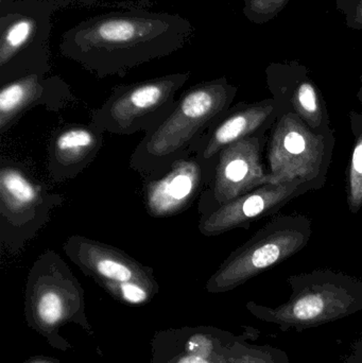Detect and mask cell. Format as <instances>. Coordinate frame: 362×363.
I'll list each match as a JSON object with an SVG mask.
<instances>
[{
    "label": "cell",
    "instance_id": "7c38bea8",
    "mask_svg": "<svg viewBox=\"0 0 362 363\" xmlns=\"http://www.w3.org/2000/svg\"><path fill=\"white\" fill-rule=\"evenodd\" d=\"M269 138L266 134L249 136L225 147L217 157L214 178L199 198L200 216L227 204L271 182L264 165V150Z\"/></svg>",
    "mask_w": 362,
    "mask_h": 363
},
{
    "label": "cell",
    "instance_id": "44dd1931",
    "mask_svg": "<svg viewBox=\"0 0 362 363\" xmlns=\"http://www.w3.org/2000/svg\"><path fill=\"white\" fill-rule=\"evenodd\" d=\"M23 363H63L60 360L55 359V358L49 357V356H32V357L28 358L26 362Z\"/></svg>",
    "mask_w": 362,
    "mask_h": 363
},
{
    "label": "cell",
    "instance_id": "30bf717a",
    "mask_svg": "<svg viewBox=\"0 0 362 363\" xmlns=\"http://www.w3.org/2000/svg\"><path fill=\"white\" fill-rule=\"evenodd\" d=\"M191 72H176L114 87L110 97L91 114V123L104 133L132 135L154 129L169 115L176 95Z\"/></svg>",
    "mask_w": 362,
    "mask_h": 363
},
{
    "label": "cell",
    "instance_id": "8992f818",
    "mask_svg": "<svg viewBox=\"0 0 362 363\" xmlns=\"http://www.w3.org/2000/svg\"><path fill=\"white\" fill-rule=\"evenodd\" d=\"M312 225V220L304 215L276 216L230 254L206 281V291H232L293 257L310 242Z\"/></svg>",
    "mask_w": 362,
    "mask_h": 363
},
{
    "label": "cell",
    "instance_id": "3957f363",
    "mask_svg": "<svg viewBox=\"0 0 362 363\" xmlns=\"http://www.w3.org/2000/svg\"><path fill=\"white\" fill-rule=\"evenodd\" d=\"M291 294L278 306L247 303L249 313L282 332H304L362 311V281L338 271L314 270L287 279Z\"/></svg>",
    "mask_w": 362,
    "mask_h": 363
},
{
    "label": "cell",
    "instance_id": "4fadbf2b",
    "mask_svg": "<svg viewBox=\"0 0 362 363\" xmlns=\"http://www.w3.org/2000/svg\"><path fill=\"white\" fill-rule=\"evenodd\" d=\"M216 164L217 161H203L191 153L174 162L167 172L145 177L147 213L157 219L184 213L212 183Z\"/></svg>",
    "mask_w": 362,
    "mask_h": 363
},
{
    "label": "cell",
    "instance_id": "277c9868",
    "mask_svg": "<svg viewBox=\"0 0 362 363\" xmlns=\"http://www.w3.org/2000/svg\"><path fill=\"white\" fill-rule=\"evenodd\" d=\"M23 313L27 325L61 352L72 347L60 334L67 324H77L89 336H95L86 317L84 289L53 250L40 254L28 273Z\"/></svg>",
    "mask_w": 362,
    "mask_h": 363
},
{
    "label": "cell",
    "instance_id": "ba28073f",
    "mask_svg": "<svg viewBox=\"0 0 362 363\" xmlns=\"http://www.w3.org/2000/svg\"><path fill=\"white\" fill-rule=\"evenodd\" d=\"M63 251L86 277L117 302L142 306L159 292L154 270L118 247L72 235L64 242Z\"/></svg>",
    "mask_w": 362,
    "mask_h": 363
},
{
    "label": "cell",
    "instance_id": "5bb4252c",
    "mask_svg": "<svg viewBox=\"0 0 362 363\" xmlns=\"http://www.w3.org/2000/svg\"><path fill=\"white\" fill-rule=\"evenodd\" d=\"M314 186L300 180L270 182L215 211L199 220V230L206 237L218 236L235 228L249 230L255 220L278 213L287 203Z\"/></svg>",
    "mask_w": 362,
    "mask_h": 363
},
{
    "label": "cell",
    "instance_id": "52a82bcc",
    "mask_svg": "<svg viewBox=\"0 0 362 363\" xmlns=\"http://www.w3.org/2000/svg\"><path fill=\"white\" fill-rule=\"evenodd\" d=\"M53 0H13L0 8V84L50 72Z\"/></svg>",
    "mask_w": 362,
    "mask_h": 363
},
{
    "label": "cell",
    "instance_id": "5b68a950",
    "mask_svg": "<svg viewBox=\"0 0 362 363\" xmlns=\"http://www.w3.org/2000/svg\"><path fill=\"white\" fill-rule=\"evenodd\" d=\"M246 328L242 335L214 326L157 330L151 339L150 363H291L278 347L249 343L259 332Z\"/></svg>",
    "mask_w": 362,
    "mask_h": 363
},
{
    "label": "cell",
    "instance_id": "6da1fadb",
    "mask_svg": "<svg viewBox=\"0 0 362 363\" xmlns=\"http://www.w3.org/2000/svg\"><path fill=\"white\" fill-rule=\"evenodd\" d=\"M193 34L191 21L179 14L145 9L112 11L64 32L60 52L98 78L125 77L142 64L180 50Z\"/></svg>",
    "mask_w": 362,
    "mask_h": 363
},
{
    "label": "cell",
    "instance_id": "e0dca14e",
    "mask_svg": "<svg viewBox=\"0 0 362 363\" xmlns=\"http://www.w3.org/2000/svg\"><path fill=\"white\" fill-rule=\"evenodd\" d=\"M104 132L95 123H72L55 132L48 147V174L64 183L86 169L104 145Z\"/></svg>",
    "mask_w": 362,
    "mask_h": 363
},
{
    "label": "cell",
    "instance_id": "7402d4cb",
    "mask_svg": "<svg viewBox=\"0 0 362 363\" xmlns=\"http://www.w3.org/2000/svg\"><path fill=\"white\" fill-rule=\"evenodd\" d=\"M13 0H0V8H1V6H6V4H9Z\"/></svg>",
    "mask_w": 362,
    "mask_h": 363
},
{
    "label": "cell",
    "instance_id": "8fae6325",
    "mask_svg": "<svg viewBox=\"0 0 362 363\" xmlns=\"http://www.w3.org/2000/svg\"><path fill=\"white\" fill-rule=\"evenodd\" d=\"M335 131L318 133L293 112L278 113L267 145L271 182L300 180L321 189L335 148Z\"/></svg>",
    "mask_w": 362,
    "mask_h": 363
},
{
    "label": "cell",
    "instance_id": "2e32d148",
    "mask_svg": "<svg viewBox=\"0 0 362 363\" xmlns=\"http://www.w3.org/2000/svg\"><path fill=\"white\" fill-rule=\"evenodd\" d=\"M278 121L274 100L231 106L195 143L191 153L206 162L217 161L219 153L233 143L271 131Z\"/></svg>",
    "mask_w": 362,
    "mask_h": 363
},
{
    "label": "cell",
    "instance_id": "ac0fdd59",
    "mask_svg": "<svg viewBox=\"0 0 362 363\" xmlns=\"http://www.w3.org/2000/svg\"><path fill=\"white\" fill-rule=\"evenodd\" d=\"M350 119L355 140L348 170L346 196L351 213H357L362 208V113L352 111Z\"/></svg>",
    "mask_w": 362,
    "mask_h": 363
},
{
    "label": "cell",
    "instance_id": "7a4b0ae2",
    "mask_svg": "<svg viewBox=\"0 0 362 363\" xmlns=\"http://www.w3.org/2000/svg\"><path fill=\"white\" fill-rule=\"evenodd\" d=\"M235 94L225 79L189 87L169 115L145 134L132 153L130 168L144 178L167 172L174 162L191 155L195 143L231 108Z\"/></svg>",
    "mask_w": 362,
    "mask_h": 363
},
{
    "label": "cell",
    "instance_id": "9a60e30c",
    "mask_svg": "<svg viewBox=\"0 0 362 363\" xmlns=\"http://www.w3.org/2000/svg\"><path fill=\"white\" fill-rule=\"evenodd\" d=\"M74 101L69 85L59 76L33 74L4 83L0 87V133H8L36 106L57 112Z\"/></svg>",
    "mask_w": 362,
    "mask_h": 363
},
{
    "label": "cell",
    "instance_id": "ffe728a7",
    "mask_svg": "<svg viewBox=\"0 0 362 363\" xmlns=\"http://www.w3.org/2000/svg\"><path fill=\"white\" fill-rule=\"evenodd\" d=\"M57 4V8H66L72 4H83V6H93L102 0H53Z\"/></svg>",
    "mask_w": 362,
    "mask_h": 363
},
{
    "label": "cell",
    "instance_id": "d6986e66",
    "mask_svg": "<svg viewBox=\"0 0 362 363\" xmlns=\"http://www.w3.org/2000/svg\"><path fill=\"white\" fill-rule=\"evenodd\" d=\"M342 363H362V337L355 341Z\"/></svg>",
    "mask_w": 362,
    "mask_h": 363
},
{
    "label": "cell",
    "instance_id": "9c48e42d",
    "mask_svg": "<svg viewBox=\"0 0 362 363\" xmlns=\"http://www.w3.org/2000/svg\"><path fill=\"white\" fill-rule=\"evenodd\" d=\"M65 198L50 192L25 166L2 159L0 165V245L17 255L51 219Z\"/></svg>",
    "mask_w": 362,
    "mask_h": 363
}]
</instances>
